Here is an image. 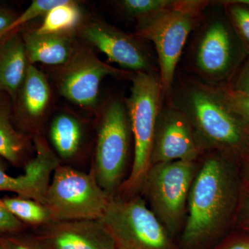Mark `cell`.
Masks as SVG:
<instances>
[{
  "mask_svg": "<svg viewBox=\"0 0 249 249\" xmlns=\"http://www.w3.org/2000/svg\"><path fill=\"white\" fill-rule=\"evenodd\" d=\"M132 136L125 102L117 98L108 100L98 109L91 170L111 199L125 180Z\"/></svg>",
  "mask_w": 249,
  "mask_h": 249,
  "instance_id": "5",
  "label": "cell"
},
{
  "mask_svg": "<svg viewBox=\"0 0 249 249\" xmlns=\"http://www.w3.org/2000/svg\"><path fill=\"white\" fill-rule=\"evenodd\" d=\"M18 30L30 65L40 62L51 66H63L73 55L78 44L75 40L76 36L37 34L34 29Z\"/></svg>",
  "mask_w": 249,
  "mask_h": 249,
  "instance_id": "17",
  "label": "cell"
},
{
  "mask_svg": "<svg viewBox=\"0 0 249 249\" xmlns=\"http://www.w3.org/2000/svg\"><path fill=\"white\" fill-rule=\"evenodd\" d=\"M66 1L67 0H34L29 7L16 18L9 28V34L21 29L23 25L36 18L40 16L45 17L51 10L59 5L64 4Z\"/></svg>",
  "mask_w": 249,
  "mask_h": 249,
  "instance_id": "24",
  "label": "cell"
},
{
  "mask_svg": "<svg viewBox=\"0 0 249 249\" xmlns=\"http://www.w3.org/2000/svg\"><path fill=\"white\" fill-rule=\"evenodd\" d=\"M27 227L4 207L0 199V237L25 231Z\"/></svg>",
  "mask_w": 249,
  "mask_h": 249,
  "instance_id": "27",
  "label": "cell"
},
{
  "mask_svg": "<svg viewBox=\"0 0 249 249\" xmlns=\"http://www.w3.org/2000/svg\"><path fill=\"white\" fill-rule=\"evenodd\" d=\"M99 221L117 249H176L171 235L142 196L112 198Z\"/></svg>",
  "mask_w": 249,
  "mask_h": 249,
  "instance_id": "8",
  "label": "cell"
},
{
  "mask_svg": "<svg viewBox=\"0 0 249 249\" xmlns=\"http://www.w3.org/2000/svg\"><path fill=\"white\" fill-rule=\"evenodd\" d=\"M0 249H4L2 244H1V237H0Z\"/></svg>",
  "mask_w": 249,
  "mask_h": 249,
  "instance_id": "34",
  "label": "cell"
},
{
  "mask_svg": "<svg viewBox=\"0 0 249 249\" xmlns=\"http://www.w3.org/2000/svg\"><path fill=\"white\" fill-rule=\"evenodd\" d=\"M172 104L191 121L203 150H214L237 164L249 147V124L231 107L219 88L188 80Z\"/></svg>",
  "mask_w": 249,
  "mask_h": 249,
  "instance_id": "2",
  "label": "cell"
},
{
  "mask_svg": "<svg viewBox=\"0 0 249 249\" xmlns=\"http://www.w3.org/2000/svg\"><path fill=\"white\" fill-rule=\"evenodd\" d=\"M174 0H121L116 1L118 8L126 17L137 21L168 7Z\"/></svg>",
  "mask_w": 249,
  "mask_h": 249,
  "instance_id": "23",
  "label": "cell"
},
{
  "mask_svg": "<svg viewBox=\"0 0 249 249\" xmlns=\"http://www.w3.org/2000/svg\"><path fill=\"white\" fill-rule=\"evenodd\" d=\"M14 101L0 90V157L15 167H24L35 153L32 138L18 131L13 122Z\"/></svg>",
  "mask_w": 249,
  "mask_h": 249,
  "instance_id": "18",
  "label": "cell"
},
{
  "mask_svg": "<svg viewBox=\"0 0 249 249\" xmlns=\"http://www.w3.org/2000/svg\"><path fill=\"white\" fill-rule=\"evenodd\" d=\"M201 25L193 43L192 66L205 84L217 88L226 86L248 54L236 36L224 7L222 13L214 14Z\"/></svg>",
  "mask_w": 249,
  "mask_h": 249,
  "instance_id": "6",
  "label": "cell"
},
{
  "mask_svg": "<svg viewBox=\"0 0 249 249\" xmlns=\"http://www.w3.org/2000/svg\"><path fill=\"white\" fill-rule=\"evenodd\" d=\"M111 199L92 170L86 173L71 165L60 164L52 175L45 204L54 222L100 220Z\"/></svg>",
  "mask_w": 249,
  "mask_h": 249,
  "instance_id": "7",
  "label": "cell"
},
{
  "mask_svg": "<svg viewBox=\"0 0 249 249\" xmlns=\"http://www.w3.org/2000/svg\"><path fill=\"white\" fill-rule=\"evenodd\" d=\"M203 151L186 114L173 104L161 107L154 136L151 165L175 160L196 161Z\"/></svg>",
  "mask_w": 249,
  "mask_h": 249,
  "instance_id": "12",
  "label": "cell"
},
{
  "mask_svg": "<svg viewBox=\"0 0 249 249\" xmlns=\"http://www.w3.org/2000/svg\"><path fill=\"white\" fill-rule=\"evenodd\" d=\"M29 63L19 30L0 40V90L14 101L25 78Z\"/></svg>",
  "mask_w": 249,
  "mask_h": 249,
  "instance_id": "19",
  "label": "cell"
},
{
  "mask_svg": "<svg viewBox=\"0 0 249 249\" xmlns=\"http://www.w3.org/2000/svg\"><path fill=\"white\" fill-rule=\"evenodd\" d=\"M234 222L241 230L249 234V190L242 187Z\"/></svg>",
  "mask_w": 249,
  "mask_h": 249,
  "instance_id": "28",
  "label": "cell"
},
{
  "mask_svg": "<svg viewBox=\"0 0 249 249\" xmlns=\"http://www.w3.org/2000/svg\"><path fill=\"white\" fill-rule=\"evenodd\" d=\"M134 73L106 64L86 43L77 44L69 61L60 67L56 77L59 93L65 99L87 109L99 106L100 88L108 76L132 77Z\"/></svg>",
  "mask_w": 249,
  "mask_h": 249,
  "instance_id": "10",
  "label": "cell"
},
{
  "mask_svg": "<svg viewBox=\"0 0 249 249\" xmlns=\"http://www.w3.org/2000/svg\"><path fill=\"white\" fill-rule=\"evenodd\" d=\"M52 92L47 76L29 64L27 75L14 101L13 122L19 132L33 138L44 135Z\"/></svg>",
  "mask_w": 249,
  "mask_h": 249,
  "instance_id": "13",
  "label": "cell"
},
{
  "mask_svg": "<svg viewBox=\"0 0 249 249\" xmlns=\"http://www.w3.org/2000/svg\"><path fill=\"white\" fill-rule=\"evenodd\" d=\"M4 249H47L35 233L25 231L1 237Z\"/></svg>",
  "mask_w": 249,
  "mask_h": 249,
  "instance_id": "25",
  "label": "cell"
},
{
  "mask_svg": "<svg viewBox=\"0 0 249 249\" xmlns=\"http://www.w3.org/2000/svg\"><path fill=\"white\" fill-rule=\"evenodd\" d=\"M33 142L35 153L24 166L23 175L11 176L0 163V193L11 192L45 204L52 175L60 162L45 136L34 137Z\"/></svg>",
  "mask_w": 249,
  "mask_h": 249,
  "instance_id": "14",
  "label": "cell"
},
{
  "mask_svg": "<svg viewBox=\"0 0 249 249\" xmlns=\"http://www.w3.org/2000/svg\"><path fill=\"white\" fill-rule=\"evenodd\" d=\"M218 88L231 107L249 124V94L236 92L227 86Z\"/></svg>",
  "mask_w": 249,
  "mask_h": 249,
  "instance_id": "26",
  "label": "cell"
},
{
  "mask_svg": "<svg viewBox=\"0 0 249 249\" xmlns=\"http://www.w3.org/2000/svg\"><path fill=\"white\" fill-rule=\"evenodd\" d=\"M236 164L214 152L197 170L187 204L182 243L196 248L222 233L234 222L241 191Z\"/></svg>",
  "mask_w": 249,
  "mask_h": 249,
  "instance_id": "1",
  "label": "cell"
},
{
  "mask_svg": "<svg viewBox=\"0 0 249 249\" xmlns=\"http://www.w3.org/2000/svg\"><path fill=\"white\" fill-rule=\"evenodd\" d=\"M214 249H249V234L232 236Z\"/></svg>",
  "mask_w": 249,
  "mask_h": 249,
  "instance_id": "31",
  "label": "cell"
},
{
  "mask_svg": "<svg viewBox=\"0 0 249 249\" xmlns=\"http://www.w3.org/2000/svg\"><path fill=\"white\" fill-rule=\"evenodd\" d=\"M131 79L130 95L125 104L133 137L134 157L129 175L117 195L123 199L138 196L151 167L154 136L163 95L157 73L137 72Z\"/></svg>",
  "mask_w": 249,
  "mask_h": 249,
  "instance_id": "4",
  "label": "cell"
},
{
  "mask_svg": "<svg viewBox=\"0 0 249 249\" xmlns=\"http://www.w3.org/2000/svg\"><path fill=\"white\" fill-rule=\"evenodd\" d=\"M209 4L204 0H174L168 7L137 21L135 35L155 45L165 96L172 93L177 67L188 36L201 24Z\"/></svg>",
  "mask_w": 249,
  "mask_h": 249,
  "instance_id": "3",
  "label": "cell"
},
{
  "mask_svg": "<svg viewBox=\"0 0 249 249\" xmlns=\"http://www.w3.org/2000/svg\"><path fill=\"white\" fill-rule=\"evenodd\" d=\"M227 87L236 92L249 94V56Z\"/></svg>",
  "mask_w": 249,
  "mask_h": 249,
  "instance_id": "29",
  "label": "cell"
},
{
  "mask_svg": "<svg viewBox=\"0 0 249 249\" xmlns=\"http://www.w3.org/2000/svg\"><path fill=\"white\" fill-rule=\"evenodd\" d=\"M36 230L47 249H117L99 220L53 222Z\"/></svg>",
  "mask_w": 249,
  "mask_h": 249,
  "instance_id": "15",
  "label": "cell"
},
{
  "mask_svg": "<svg viewBox=\"0 0 249 249\" xmlns=\"http://www.w3.org/2000/svg\"><path fill=\"white\" fill-rule=\"evenodd\" d=\"M83 19V11L78 3L67 0L66 2L51 10L40 27L34 31L37 34L76 36Z\"/></svg>",
  "mask_w": 249,
  "mask_h": 249,
  "instance_id": "20",
  "label": "cell"
},
{
  "mask_svg": "<svg viewBox=\"0 0 249 249\" xmlns=\"http://www.w3.org/2000/svg\"><path fill=\"white\" fill-rule=\"evenodd\" d=\"M0 199L4 207L27 228L40 229L54 222L50 210L40 201L18 196Z\"/></svg>",
  "mask_w": 249,
  "mask_h": 249,
  "instance_id": "21",
  "label": "cell"
},
{
  "mask_svg": "<svg viewBox=\"0 0 249 249\" xmlns=\"http://www.w3.org/2000/svg\"><path fill=\"white\" fill-rule=\"evenodd\" d=\"M224 7L229 22L249 56V5L240 0L219 1Z\"/></svg>",
  "mask_w": 249,
  "mask_h": 249,
  "instance_id": "22",
  "label": "cell"
},
{
  "mask_svg": "<svg viewBox=\"0 0 249 249\" xmlns=\"http://www.w3.org/2000/svg\"><path fill=\"white\" fill-rule=\"evenodd\" d=\"M241 187L249 190V147L237 163Z\"/></svg>",
  "mask_w": 249,
  "mask_h": 249,
  "instance_id": "32",
  "label": "cell"
},
{
  "mask_svg": "<svg viewBox=\"0 0 249 249\" xmlns=\"http://www.w3.org/2000/svg\"><path fill=\"white\" fill-rule=\"evenodd\" d=\"M77 35L87 45L106 54L109 62L132 73H156L151 56L142 39L124 33L101 19L85 21Z\"/></svg>",
  "mask_w": 249,
  "mask_h": 249,
  "instance_id": "11",
  "label": "cell"
},
{
  "mask_svg": "<svg viewBox=\"0 0 249 249\" xmlns=\"http://www.w3.org/2000/svg\"><path fill=\"white\" fill-rule=\"evenodd\" d=\"M241 2L245 3V4L249 5V0H240Z\"/></svg>",
  "mask_w": 249,
  "mask_h": 249,
  "instance_id": "33",
  "label": "cell"
},
{
  "mask_svg": "<svg viewBox=\"0 0 249 249\" xmlns=\"http://www.w3.org/2000/svg\"><path fill=\"white\" fill-rule=\"evenodd\" d=\"M88 125L71 111L62 110L53 116L48 126L49 143L61 161L71 163L84 150Z\"/></svg>",
  "mask_w": 249,
  "mask_h": 249,
  "instance_id": "16",
  "label": "cell"
},
{
  "mask_svg": "<svg viewBox=\"0 0 249 249\" xmlns=\"http://www.w3.org/2000/svg\"><path fill=\"white\" fill-rule=\"evenodd\" d=\"M196 172V161L189 160L157 163L147 172L142 191L150 209L171 236L185 224L188 196Z\"/></svg>",
  "mask_w": 249,
  "mask_h": 249,
  "instance_id": "9",
  "label": "cell"
},
{
  "mask_svg": "<svg viewBox=\"0 0 249 249\" xmlns=\"http://www.w3.org/2000/svg\"><path fill=\"white\" fill-rule=\"evenodd\" d=\"M18 16L11 10L0 6V40L8 35L9 28Z\"/></svg>",
  "mask_w": 249,
  "mask_h": 249,
  "instance_id": "30",
  "label": "cell"
}]
</instances>
